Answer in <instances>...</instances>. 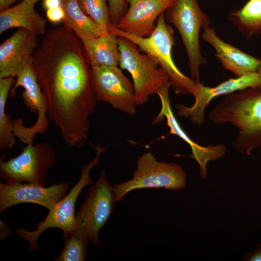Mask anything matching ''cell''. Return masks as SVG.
Listing matches in <instances>:
<instances>
[{
    "mask_svg": "<svg viewBox=\"0 0 261 261\" xmlns=\"http://www.w3.org/2000/svg\"><path fill=\"white\" fill-rule=\"evenodd\" d=\"M244 261H261V243H259L255 250L252 253H247L244 256Z\"/></svg>",
    "mask_w": 261,
    "mask_h": 261,
    "instance_id": "27",
    "label": "cell"
},
{
    "mask_svg": "<svg viewBox=\"0 0 261 261\" xmlns=\"http://www.w3.org/2000/svg\"><path fill=\"white\" fill-rule=\"evenodd\" d=\"M68 184L59 182L49 187L32 183H0V213L20 203H34L50 210L66 194Z\"/></svg>",
    "mask_w": 261,
    "mask_h": 261,
    "instance_id": "13",
    "label": "cell"
},
{
    "mask_svg": "<svg viewBox=\"0 0 261 261\" xmlns=\"http://www.w3.org/2000/svg\"><path fill=\"white\" fill-rule=\"evenodd\" d=\"M9 96L14 97L16 89L20 87L24 90L21 94L24 104L30 112L37 113L35 123L30 127H25L21 119L12 121V131L15 137L23 143L33 144L36 134H44L49 127L47 104L38 81L32 58L26 62L16 75Z\"/></svg>",
    "mask_w": 261,
    "mask_h": 261,
    "instance_id": "9",
    "label": "cell"
},
{
    "mask_svg": "<svg viewBox=\"0 0 261 261\" xmlns=\"http://www.w3.org/2000/svg\"><path fill=\"white\" fill-rule=\"evenodd\" d=\"M38 45L37 35L18 28L0 45V78L16 76Z\"/></svg>",
    "mask_w": 261,
    "mask_h": 261,
    "instance_id": "16",
    "label": "cell"
},
{
    "mask_svg": "<svg viewBox=\"0 0 261 261\" xmlns=\"http://www.w3.org/2000/svg\"><path fill=\"white\" fill-rule=\"evenodd\" d=\"M65 244L56 261H84L86 259L88 244L75 231L63 234Z\"/></svg>",
    "mask_w": 261,
    "mask_h": 261,
    "instance_id": "23",
    "label": "cell"
},
{
    "mask_svg": "<svg viewBox=\"0 0 261 261\" xmlns=\"http://www.w3.org/2000/svg\"><path fill=\"white\" fill-rule=\"evenodd\" d=\"M259 64L257 69V72L258 73L261 80V57L259 58Z\"/></svg>",
    "mask_w": 261,
    "mask_h": 261,
    "instance_id": "31",
    "label": "cell"
},
{
    "mask_svg": "<svg viewBox=\"0 0 261 261\" xmlns=\"http://www.w3.org/2000/svg\"><path fill=\"white\" fill-rule=\"evenodd\" d=\"M187 175L182 167L175 163L161 162L151 152L139 156L133 177L129 181L113 187L116 203L129 192L143 188H165L170 190L184 188Z\"/></svg>",
    "mask_w": 261,
    "mask_h": 261,
    "instance_id": "6",
    "label": "cell"
},
{
    "mask_svg": "<svg viewBox=\"0 0 261 261\" xmlns=\"http://www.w3.org/2000/svg\"><path fill=\"white\" fill-rule=\"evenodd\" d=\"M62 7L65 13L63 26L73 31L82 42L109 32L81 10L77 0H63Z\"/></svg>",
    "mask_w": 261,
    "mask_h": 261,
    "instance_id": "20",
    "label": "cell"
},
{
    "mask_svg": "<svg viewBox=\"0 0 261 261\" xmlns=\"http://www.w3.org/2000/svg\"><path fill=\"white\" fill-rule=\"evenodd\" d=\"M115 203L113 187L102 170L75 215V232L88 244L99 245L98 233L110 217Z\"/></svg>",
    "mask_w": 261,
    "mask_h": 261,
    "instance_id": "8",
    "label": "cell"
},
{
    "mask_svg": "<svg viewBox=\"0 0 261 261\" xmlns=\"http://www.w3.org/2000/svg\"><path fill=\"white\" fill-rule=\"evenodd\" d=\"M81 10L96 24L106 29L111 24L107 0H77Z\"/></svg>",
    "mask_w": 261,
    "mask_h": 261,
    "instance_id": "24",
    "label": "cell"
},
{
    "mask_svg": "<svg viewBox=\"0 0 261 261\" xmlns=\"http://www.w3.org/2000/svg\"><path fill=\"white\" fill-rule=\"evenodd\" d=\"M0 240L5 239L11 233V231L7 224L2 221H0Z\"/></svg>",
    "mask_w": 261,
    "mask_h": 261,
    "instance_id": "29",
    "label": "cell"
},
{
    "mask_svg": "<svg viewBox=\"0 0 261 261\" xmlns=\"http://www.w3.org/2000/svg\"><path fill=\"white\" fill-rule=\"evenodd\" d=\"M171 87L172 84L169 81L158 91L157 94L160 100L161 109L153 120L152 124H157L165 118L166 119L167 124L170 128V134L177 135L190 146L192 153L189 157L198 163L201 178L204 179L207 175V163L222 158L226 154V147L220 144L202 146L194 142L188 135L179 124L172 109L169 99Z\"/></svg>",
    "mask_w": 261,
    "mask_h": 261,
    "instance_id": "14",
    "label": "cell"
},
{
    "mask_svg": "<svg viewBox=\"0 0 261 261\" xmlns=\"http://www.w3.org/2000/svg\"><path fill=\"white\" fill-rule=\"evenodd\" d=\"M82 42L90 66H119L120 53L118 37L115 34L108 32Z\"/></svg>",
    "mask_w": 261,
    "mask_h": 261,
    "instance_id": "19",
    "label": "cell"
},
{
    "mask_svg": "<svg viewBox=\"0 0 261 261\" xmlns=\"http://www.w3.org/2000/svg\"><path fill=\"white\" fill-rule=\"evenodd\" d=\"M93 89L97 101L129 115L136 112L133 83L117 67L90 66Z\"/></svg>",
    "mask_w": 261,
    "mask_h": 261,
    "instance_id": "11",
    "label": "cell"
},
{
    "mask_svg": "<svg viewBox=\"0 0 261 261\" xmlns=\"http://www.w3.org/2000/svg\"><path fill=\"white\" fill-rule=\"evenodd\" d=\"M17 0H0V11L10 7Z\"/></svg>",
    "mask_w": 261,
    "mask_h": 261,
    "instance_id": "30",
    "label": "cell"
},
{
    "mask_svg": "<svg viewBox=\"0 0 261 261\" xmlns=\"http://www.w3.org/2000/svg\"><path fill=\"white\" fill-rule=\"evenodd\" d=\"M174 0H126L129 4L117 25L119 29L140 37L149 36L155 29L159 15Z\"/></svg>",
    "mask_w": 261,
    "mask_h": 261,
    "instance_id": "15",
    "label": "cell"
},
{
    "mask_svg": "<svg viewBox=\"0 0 261 261\" xmlns=\"http://www.w3.org/2000/svg\"><path fill=\"white\" fill-rule=\"evenodd\" d=\"M63 0H43V6L46 11L58 7H62Z\"/></svg>",
    "mask_w": 261,
    "mask_h": 261,
    "instance_id": "28",
    "label": "cell"
},
{
    "mask_svg": "<svg viewBox=\"0 0 261 261\" xmlns=\"http://www.w3.org/2000/svg\"><path fill=\"white\" fill-rule=\"evenodd\" d=\"M214 124H230L236 128L237 135L234 148L249 156L261 146V89L248 88L225 95L209 113Z\"/></svg>",
    "mask_w": 261,
    "mask_h": 261,
    "instance_id": "2",
    "label": "cell"
},
{
    "mask_svg": "<svg viewBox=\"0 0 261 261\" xmlns=\"http://www.w3.org/2000/svg\"><path fill=\"white\" fill-rule=\"evenodd\" d=\"M108 31L128 39L155 61L169 76L176 94L193 96L197 81L183 73L174 62L172 55L175 44L174 32L166 22L165 12L159 15L154 30L146 37L131 35L112 24Z\"/></svg>",
    "mask_w": 261,
    "mask_h": 261,
    "instance_id": "3",
    "label": "cell"
},
{
    "mask_svg": "<svg viewBox=\"0 0 261 261\" xmlns=\"http://www.w3.org/2000/svg\"><path fill=\"white\" fill-rule=\"evenodd\" d=\"M228 20L246 39L261 34V0H248L241 8L232 11Z\"/></svg>",
    "mask_w": 261,
    "mask_h": 261,
    "instance_id": "21",
    "label": "cell"
},
{
    "mask_svg": "<svg viewBox=\"0 0 261 261\" xmlns=\"http://www.w3.org/2000/svg\"><path fill=\"white\" fill-rule=\"evenodd\" d=\"M248 88L261 89V80L257 72L229 79L214 87H206L197 82L193 95L194 103L189 106L183 103L176 104L177 114L188 118L193 124L201 126L204 120L205 109L214 98Z\"/></svg>",
    "mask_w": 261,
    "mask_h": 261,
    "instance_id": "12",
    "label": "cell"
},
{
    "mask_svg": "<svg viewBox=\"0 0 261 261\" xmlns=\"http://www.w3.org/2000/svg\"><path fill=\"white\" fill-rule=\"evenodd\" d=\"M111 23L116 26L127 11L126 0H107Z\"/></svg>",
    "mask_w": 261,
    "mask_h": 261,
    "instance_id": "25",
    "label": "cell"
},
{
    "mask_svg": "<svg viewBox=\"0 0 261 261\" xmlns=\"http://www.w3.org/2000/svg\"><path fill=\"white\" fill-rule=\"evenodd\" d=\"M203 29L202 39L214 48L215 56L223 68L232 72L236 77L257 72L259 58L222 40L212 27L208 26Z\"/></svg>",
    "mask_w": 261,
    "mask_h": 261,
    "instance_id": "17",
    "label": "cell"
},
{
    "mask_svg": "<svg viewBox=\"0 0 261 261\" xmlns=\"http://www.w3.org/2000/svg\"><path fill=\"white\" fill-rule=\"evenodd\" d=\"M32 60L49 119L66 145H82L97 100L82 41L64 26L53 29L39 44Z\"/></svg>",
    "mask_w": 261,
    "mask_h": 261,
    "instance_id": "1",
    "label": "cell"
},
{
    "mask_svg": "<svg viewBox=\"0 0 261 261\" xmlns=\"http://www.w3.org/2000/svg\"><path fill=\"white\" fill-rule=\"evenodd\" d=\"M106 148L101 147L100 145L95 147L97 152L96 156L92 161L82 167L81 176L78 181L68 193L48 210L45 219L37 224L35 231L29 232L23 228L16 230V234L20 238L29 242V251H34L39 248L38 239L48 229L55 228L61 229L63 234L71 233L75 231L74 208L76 200L82 189L93 183L90 177V171L99 163L100 156Z\"/></svg>",
    "mask_w": 261,
    "mask_h": 261,
    "instance_id": "5",
    "label": "cell"
},
{
    "mask_svg": "<svg viewBox=\"0 0 261 261\" xmlns=\"http://www.w3.org/2000/svg\"><path fill=\"white\" fill-rule=\"evenodd\" d=\"M165 12L166 19L174 26L181 37L190 78L199 82L200 68L205 63L200 50V33L201 29L210 26V18L197 0H174Z\"/></svg>",
    "mask_w": 261,
    "mask_h": 261,
    "instance_id": "4",
    "label": "cell"
},
{
    "mask_svg": "<svg viewBox=\"0 0 261 261\" xmlns=\"http://www.w3.org/2000/svg\"><path fill=\"white\" fill-rule=\"evenodd\" d=\"M56 154L44 142L28 144L22 152L4 161L0 160V177L10 183H32L45 186L48 170L54 166Z\"/></svg>",
    "mask_w": 261,
    "mask_h": 261,
    "instance_id": "10",
    "label": "cell"
},
{
    "mask_svg": "<svg viewBox=\"0 0 261 261\" xmlns=\"http://www.w3.org/2000/svg\"><path fill=\"white\" fill-rule=\"evenodd\" d=\"M46 16L50 22L56 24L63 21L65 13L62 7H58L46 10Z\"/></svg>",
    "mask_w": 261,
    "mask_h": 261,
    "instance_id": "26",
    "label": "cell"
},
{
    "mask_svg": "<svg viewBox=\"0 0 261 261\" xmlns=\"http://www.w3.org/2000/svg\"><path fill=\"white\" fill-rule=\"evenodd\" d=\"M39 0H22L0 12V34L12 28H23L38 36L46 33V19L34 9Z\"/></svg>",
    "mask_w": 261,
    "mask_h": 261,
    "instance_id": "18",
    "label": "cell"
},
{
    "mask_svg": "<svg viewBox=\"0 0 261 261\" xmlns=\"http://www.w3.org/2000/svg\"><path fill=\"white\" fill-rule=\"evenodd\" d=\"M15 80L14 77L0 78V150L10 149L15 143L9 113H6V101Z\"/></svg>",
    "mask_w": 261,
    "mask_h": 261,
    "instance_id": "22",
    "label": "cell"
},
{
    "mask_svg": "<svg viewBox=\"0 0 261 261\" xmlns=\"http://www.w3.org/2000/svg\"><path fill=\"white\" fill-rule=\"evenodd\" d=\"M118 37L120 53L119 66L130 74L136 104L142 105L170 81L169 77L151 58L140 53L134 44L125 38Z\"/></svg>",
    "mask_w": 261,
    "mask_h": 261,
    "instance_id": "7",
    "label": "cell"
}]
</instances>
